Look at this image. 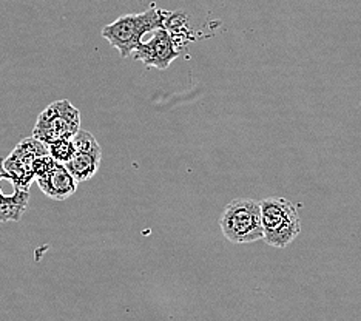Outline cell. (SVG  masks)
<instances>
[{"label":"cell","mask_w":361,"mask_h":321,"mask_svg":"<svg viewBox=\"0 0 361 321\" xmlns=\"http://www.w3.org/2000/svg\"><path fill=\"white\" fill-rule=\"evenodd\" d=\"M169 13L152 4L149 10L141 14L121 16L119 19L105 25L101 35L113 48L118 49L122 57H128L142 44L145 35L166 27Z\"/></svg>","instance_id":"cell-1"},{"label":"cell","mask_w":361,"mask_h":321,"mask_svg":"<svg viewBox=\"0 0 361 321\" xmlns=\"http://www.w3.org/2000/svg\"><path fill=\"white\" fill-rule=\"evenodd\" d=\"M262 240L276 249H284L301 234V219L295 205L284 198H266L259 202Z\"/></svg>","instance_id":"cell-2"},{"label":"cell","mask_w":361,"mask_h":321,"mask_svg":"<svg viewBox=\"0 0 361 321\" xmlns=\"http://www.w3.org/2000/svg\"><path fill=\"white\" fill-rule=\"evenodd\" d=\"M221 232L233 244H247L262 240L259 202L238 198L228 202L219 218Z\"/></svg>","instance_id":"cell-3"},{"label":"cell","mask_w":361,"mask_h":321,"mask_svg":"<svg viewBox=\"0 0 361 321\" xmlns=\"http://www.w3.org/2000/svg\"><path fill=\"white\" fill-rule=\"evenodd\" d=\"M80 130V113L67 99L47 107L36 119L32 138L48 145L63 138H73Z\"/></svg>","instance_id":"cell-4"},{"label":"cell","mask_w":361,"mask_h":321,"mask_svg":"<svg viewBox=\"0 0 361 321\" xmlns=\"http://www.w3.org/2000/svg\"><path fill=\"white\" fill-rule=\"evenodd\" d=\"M44 155H48L47 145L32 136L22 139L13 148V152L2 162L8 181H11L14 188L28 190L32 181L36 179L35 171H32V164H35L37 156Z\"/></svg>","instance_id":"cell-5"},{"label":"cell","mask_w":361,"mask_h":321,"mask_svg":"<svg viewBox=\"0 0 361 321\" xmlns=\"http://www.w3.org/2000/svg\"><path fill=\"white\" fill-rule=\"evenodd\" d=\"M179 54L180 52L178 48V40L167 28L153 31L149 42H142L133 52L135 59L142 62L147 67H154L159 70L169 68V65Z\"/></svg>","instance_id":"cell-6"},{"label":"cell","mask_w":361,"mask_h":321,"mask_svg":"<svg viewBox=\"0 0 361 321\" xmlns=\"http://www.w3.org/2000/svg\"><path fill=\"white\" fill-rule=\"evenodd\" d=\"M36 183L42 193L54 201L67 200L71 195H75L78 188L76 179L70 175L63 164L59 162L47 175L36 178Z\"/></svg>","instance_id":"cell-7"},{"label":"cell","mask_w":361,"mask_h":321,"mask_svg":"<svg viewBox=\"0 0 361 321\" xmlns=\"http://www.w3.org/2000/svg\"><path fill=\"white\" fill-rule=\"evenodd\" d=\"M101 159H102L101 153L76 152L75 156H73L67 164H63V166L79 184V183H84V181L92 179L96 175L97 170L101 167Z\"/></svg>","instance_id":"cell-8"},{"label":"cell","mask_w":361,"mask_h":321,"mask_svg":"<svg viewBox=\"0 0 361 321\" xmlns=\"http://www.w3.org/2000/svg\"><path fill=\"white\" fill-rule=\"evenodd\" d=\"M30 201L28 190L14 188L13 195L0 193V222H18L25 215Z\"/></svg>","instance_id":"cell-9"},{"label":"cell","mask_w":361,"mask_h":321,"mask_svg":"<svg viewBox=\"0 0 361 321\" xmlns=\"http://www.w3.org/2000/svg\"><path fill=\"white\" fill-rule=\"evenodd\" d=\"M47 148H48V155H50L51 158L59 164H67L76 153L71 138L59 139V141L48 144Z\"/></svg>","instance_id":"cell-10"},{"label":"cell","mask_w":361,"mask_h":321,"mask_svg":"<svg viewBox=\"0 0 361 321\" xmlns=\"http://www.w3.org/2000/svg\"><path fill=\"white\" fill-rule=\"evenodd\" d=\"M73 145H75L76 152H84V153H101L102 148L99 143L96 141V138L85 130H78V133L71 138Z\"/></svg>","instance_id":"cell-11"},{"label":"cell","mask_w":361,"mask_h":321,"mask_svg":"<svg viewBox=\"0 0 361 321\" xmlns=\"http://www.w3.org/2000/svg\"><path fill=\"white\" fill-rule=\"evenodd\" d=\"M56 161L51 158L50 155H44V156H37L35 159V164H32V171H35V176L40 178L47 175L48 171H50L54 166H56Z\"/></svg>","instance_id":"cell-12"},{"label":"cell","mask_w":361,"mask_h":321,"mask_svg":"<svg viewBox=\"0 0 361 321\" xmlns=\"http://www.w3.org/2000/svg\"><path fill=\"white\" fill-rule=\"evenodd\" d=\"M4 159H0V181L2 179H8V176H6V173H5V169H4V162H2ZM0 193H2V190H0Z\"/></svg>","instance_id":"cell-13"}]
</instances>
